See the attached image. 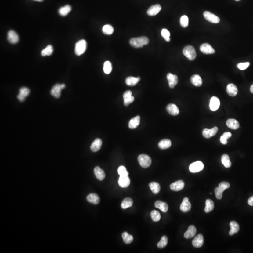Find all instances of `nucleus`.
Instances as JSON below:
<instances>
[{"instance_id": "f257e3e1", "label": "nucleus", "mask_w": 253, "mask_h": 253, "mask_svg": "<svg viewBox=\"0 0 253 253\" xmlns=\"http://www.w3.org/2000/svg\"><path fill=\"white\" fill-rule=\"evenodd\" d=\"M130 45L134 48L138 49L143 48L144 45H147L149 43V39L145 36L133 38L129 41Z\"/></svg>"}, {"instance_id": "8fccbe9b", "label": "nucleus", "mask_w": 253, "mask_h": 253, "mask_svg": "<svg viewBox=\"0 0 253 253\" xmlns=\"http://www.w3.org/2000/svg\"><path fill=\"white\" fill-rule=\"evenodd\" d=\"M250 63L248 62H246V63H239L237 65V68L240 69V70H245L246 69H247L249 66Z\"/></svg>"}, {"instance_id": "f3484780", "label": "nucleus", "mask_w": 253, "mask_h": 253, "mask_svg": "<svg viewBox=\"0 0 253 253\" xmlns=\"http://www.w3.org/2000/svg\"><path fill=\"white\" fill-rule=\"evenodd\" d=\"M184 183L182 180H179L171 184L170 189L174 191H179L182 190L184 187Z\"/></svg>"}, {"instance_id": "4be33fe9", "label": "nucleus", "mask_w": 253, "mask_h": 253, "mask_svg": "<svg viewBox=\"0 0 253 253\" xmlns=\"http://www.w3.org/2000/svg\"><path fill=\"white\" fill-rule=\"evenodd\" d=\"M226 92L229 96L234 97L238 93V89L236 86L234 84H229L226 87Z\"/></svg>"}, {"instance_id": "a19ab883", "label": "nucleus", "mask_w": 253, "mask_h": 253, "mask_svg": "<svg viewBox=\"0 0 253 253\" xmlns=\"http://www.w3.org/2000/svg\"><path fill=\"white\" fill-rule=\"evenodd\" d=\"M103 70L105 74H110L112 70V66L111 62L109 61H106L105 62L103 66Z\"/></svg>"}, {"instance_id": "20e7f679", "label": "nucleus", "mask_w": 253, "mask_h": 253, "mask_svg": "<svg viewBox=\"0 0 253 253\" xmlns=\"http://www.w3.org/2000/svg\"><path fill=\"white\" fill-rule=\"evenodd\" d=\"M138 161L139 164L144 168H148L151 164V159L149 156L141 154L138 156Z\"/></svg>"}, {"instance_id": "f8f14e48", "label": "nucleus", "mask_w": 253, "mask_h": 253, "mask_svg": "<svg viewBox=\"0 0 253 253\" xmlns=\"http://www.w3.org/2000/svg\"><path fill=\"white\" fill-rule=\"evenodd\" d=\"M220 106V101L219 98L213 96L211 98L210 103V109L212 111H216L219 109Z\"/></svg>"}, {"instance_id": "72a5a7b5", "label": "nucleus", "mask_w": 253, "mask_h": 253, "mask_svg": "<svg viewBox=\"0 0 253 253\" xmlns=\"http://www.w3.org/2000/svg\"><path fill=\"white\" fill-rule=\"evenodd\" d=\"M149 187L154 194H158L161 190V186L158 183L152 182L149 184Z\"/></svg>"}, {"instance_id": "dca6fc26", "label": "nucleus", "mask_w": 253, "mask_h": 253, "mask_svg": "<svg viewBox=\"0 0 253 253\" xmlns=\"http://www.w3.org/2000/svg\"><path fill=\"white\" fill-rule=\"evenodd\" d=\"M191 204L188 197H185L180 206V210L183 212H187L190 210Z\"/></svg>"}, {"instance_id": "4c0bfd02", "label": "nucleus", "mask_w": 253, "mask_h": 253, "mask_svg": "<svg viewBox=\"0 0 253 253\" xmlns=\"http://www.w3.org/2000/svg\"><path fill=\"white\" fill-rule=\"evenodd\" d=\"M133 201L130 198H126L124 199L121 204V207L123 209L131 207L133 205Z\"/></svg>"}, {"instance_id": "c756f323", "label": "nucleus", "mask_w": 253, "mask_h": 253, "mask_svg": "<svg viewBox=\"0 0 253 253\" xmlns=\"http://www.w3.org/2000/svg\"><path fill=\"white\" fill-rule=\"evenodd\" d=\"M230 226L231 229L229 232V235H233L239 232L240 230V226L237 222L234 221H231L230 223Z\"/></svg>"}, {"instance_id": "423d86ee", "label": "nucleus", "mask_w": 253, "mask_h": 253, "mask_svg": "<svg viewBox=\"0 0 253 253\" xmlns=\"http://www.w3.org/2000/svg\"><path fill=\"white\" fill-rule=\"evenodd\" d=\"M204 168V164L201 161H197L193 163L189 167L190 172L192 173H196L203 170Z\"/></svg>"}, {"instance_id": "6e6d98bb", "label": "nucleus", "mask_w": 253, "mask_h": 253, "mask_svg": "<svg viewBox=\"0 0 253 253\" xmlns=\"http://www.w3.org/2000/svg\"><path fill=\"white\" fill-rule=\"evenodd\" d=\"M235 1H240V0H235Z\"/></svg>"}, {"instance_id": "09e8293b", "label": "nucleus", "mask_w": 253, "mask_h": 253, "mask_svg": "<svg viewBox=\"0 0 253 253\" xmlns=\"http://www.w3.org/2000/svg\"><path fill=\"white\" fill-rule=\"evenodd\" d=\"M224 191L221 190L219 187L216 188L215 190V194L216 198L218 199H221L223 197V193Z\"/></svg>"}, {"instance_id": "9d476101", "label": "nucleus", "mask_w": 253, "mask_h": 253, "mask_svg": "<svg viewBox=\"0 0 253 253\" xmlns=\"http://www.w3.org/2000/svg\"><path fill=\"white\" fill-rule=\"evenodd\" d=\"M132 94L131 91H127L125 92L123 94L124 104L125 106H128L134 101V97L132 96Z\"/></svg>"}, {"instance_id": "37998d69", "label": "nucleus", "mask_w": 253, "mask_h": 253, "mask_svg": "<svg viewBox=\"0 0 253 253\" xmlns=\"http://www.w3.org/2000/svg\"><path fill=\"white\" fill-rule=\"evenodd\" d=\"M231 136H232V134L230 132H225L220 137V142L223 144H227V140Z\"/></svg>"}, {"instance_id": "473e14b6", "label": "nucleus", "mask_w": 253, "mask_h": 253, "mask_svg": "<svg viewBox=\"0 0 253 253\" xmlns=\"http://www.w3.org/2000/svg\"><path fill=\"white\" fill-rule=\"evenodd\" d=\"M140 78L139 77L138 78H135L133 77H128L126 79V83L128 85L133 86L137 84V83L140 81Z\"/></svg>"}, {"instance_id": "f704fd0d", "label": "nucleus", "mask_w": 253, "mask_h": 253, "mask_svg": "<svg viewBox=\"0 0 253 253\" xmlns=\"http://www.w3.org/2000/svg\"><path fill=\"white\" fill-rule=\"evenodd\" d=\"M214 208V202L211 199L206 200L204 211L206 213H209L213 210Z\"/></svg>"}, {"instance_id": "393cba45", "label": "nucleus", "mask_w": 253, "mask_h": 253, "mask_svg": "<svg viewBox=\"0 0 253 253\" xmlns=\"http://www.w3.org/2000/svg\"><path fill=\"white\" fill-rule=\"evenodd\" d=\"M226 124L229 128L232 129H238L240 127V124L237 120L233 119H229L226 121Z\"/></svg>"}, {"instance_id": "cd10ccee", "label": "nucleus", "mask_w": 253, "mask_h": 253, "mask_svg": "<svg viewBox=\"0 0 253 253\" xmlns=\"http://www.w3.org/2000/svg\"><path fill=\"white\" fill-rule=\"evenodd\" d=\"M140 122V117L136 116L135 118L131 119L128 123V127L131 129H135L138 127Z\"/></svg>"}, {"instance_id": "2eb2a0df", "label": "nucleus", "mask_w": 253, "mask_h": 253, "mask_svg": "<svg viewBox=\"0 0 253 253\" xmlns=\"http://www.w3.org/2000/svg\"><path fill=\"white\" fill-rule=\"evenodd\" d=\"M161 10V6L159 4L152 5L148 9L147 14L150 16L156 15Z\"/></svg>"}, {"instance_id": "aec40b11", "label": "nucleus", "mask_w": 253, "mask_h": 253, "mask_svg": "<svg viewBox=\"0 0 253 253\" xmlns=\"http://www.w3.org/2000/svg\"><path fill=\"white\" fill-rule=\"evenodd\" d=\"M197 233V229L195 226L191 225L189 226L187 231L185 233L184 237L186 239H190L194 237Z\"/></svg>"}, {"instance_id": "6e6552de", "label": "nucleus", "mask_w": 253, "mask_h": 253, "mask_svg": "<svg viewBox=\"0 0 253 253\" xmlns=\"http://www.w3.org/2000/svg\"><path fill=\"white\" fill-rule=\"evenodd\" d=\"M8 41L12 44L17 43L19 41V36L16 32L13 30L9 31L7 35Z\"/></svg>"}, {"instance_id": "6ab92c4d", "label": "nucleus", "mask_w": 253, "mask_h": 253, "mask_svg": "<svg viewBox=\"0 0 253 253\" xmlns=\"http://www.w3.org/2000/svg\"><path fill=\"white\" fill-rule=\"evenodd\" d=\"M204 239L202 234H198L195 239L193 240L192 245L194 247L199 248L203 246L204 244Z\"/></svg>"}, {"instance_id": "a878e982", "label": "nucleus", "mask_w": 253, "mask_h": 253, "mask_svg": "<svg viewBox=\"0 0 253 253\" xmlns=\"http://www.w3.org/2000/svg\"><path fill=\"white\" fill-rule=\"evenodd\" d=\"M190 81L193 85L197 87L201 86L203 84L202 78L198 75H194L192 76L191 77Z\"/></svg>"}, {"instance_id": "7c9ffc66", "label": "nucleus", "mask_w": 253, "mask_h": 253, "mask_svg": "<svg viewBox=\"0 0 253 253\" xmlns=\"http://www.w3.org/2000/svg\"><path fill=\"white\" fill-rule=\"evenodd\" d=\"M71 10V7L70 5H67L60 8L59 9L58 13L60 15L62 16H66Z\"/></svg>"}, {"instance_id": "bb28decb", "label": "nucleus", "mask_w": 253, "mask_h": 253, "mask_svg": "<svg viewBox=\"0 0 253 253\" xmlns=\"http://www.w3.org/2000/svg\"><path fill=\"white\" fill-rule=\"evenodd\" d=\"M155 206L156 208L160 209L164 213L168 211V204L165 202H163L159 200L156 201L155 203Z\"/></svg>"}, {"instance_id": "3c124183", "label": "nucleus", "mask_w": 253, "mask_h": 253, "mask_svg": "<svg viewBox=\"0 0 253 253\" xmlns=\"http://www.w3.org/2000/svg\"><path fill=\"white\" fill-rule=\"evenodd\" d=\"M230 185L229 183L227 182H222L219 184V187L220 188L221 190L224 191L226 189H228L230 187Z\"/></svg>"}, {"instance_id": "5fc2aeb1", "label": "nucleus", "mask_w": 253, "mask_h": 253, "mask_svg": "<svg viewBox=\"0 0 253 253\" xmlns=\"http://www.w3.org/2000/svg\"><path fill=\"white\" fill-rule=\"evenodd\" d=\"M33 1H38V2H42L43 0H33Z\"/></svg>"}, {"instance_id": "412c9836", "label": "nucleus", "mask_w": 253, "mask_h": 253, "mask_svg": "<svg viewBox=\"0 0 253 253\" xmlns=\"http://www.w3.org/2000/svg\"><path fill=\"white\" fill-rule=\"evenodd\" d=\"M166 110L171 115H177L179 114V111L177 107L175 104H170L167 106Z\"/></svg>"}, {"instance_id": "5701e85b", "label": "nucleus", "mask_w": 253, "mask_h": 253, "mask_svg": "<svg viewBox=\"0 0 253 253\" xmlns=\"http://www.w3.org/2000/svg\"><path fill=\"white\" fill-rule=\"evenodd\" d=\"M102 142L101 139L99 138H97L92 143L91 146V150L93 152H96L99 151L101 148Z\"/></svg>"}, {"instance_id": "7ed1b4c3", "label": "nucleus", "mask_w": 253, "mask_h": 253, "mask_svg": "<svg viewBox=\"0 0 253 253\" xmlns=\"http://www.w3.org/2000/svg\"><path fill=\"white\" fill-rule=\"evenodd\" d=\"M87 48V43L85 39L78 41L75 45V52L77 56H80L84 54Z\"/></svg>"}, {"instance_id": "39448f33", "label": "nucleus", "mask_w": 253, "mask_h": 253, "mask_svg": "<svg viewBox=\"0 0 253 253\" xmlns=\"http://www.w3.org/2000/svg\"><path fill=\"white\" fill-rule=\"evenodd\" d=\"M65 87V84H56L52 88L51 94L56 98H60L61 95V91Z\"/></svg>"}, {"instance_id": "0eeeda50", "label": "nucleus", "mask_w": 253, "mask_h": 253, "mask_svg": "<svg viewBox=\"0 0 253 253\" xmlns=\"http://www.w3.org/2000/svg\"><path fill=\"white\" fill-rule=\"evenodd\" d=\"M204 18L208 21L213 23H218L220 22V19L217 16L209 11H205L204 13Z\"/></svg>"}, {"instance_id": "9b49d317", "label": "nucleus", "mask_w": 253, "mask_h": 253, "mask_svg": "<svg viewBox=\"0 0 253 253\" xmlns=\"http://www.w3.org/2000/svg\"><path fill=\"white\" fill-rule=\"evenodd\" d=\"M29 89L27 87H22L19 90V94L17 95V99L20 102H23L25 100V98L29 95Z\"/></svg>"}, {"instance_id": "864d4df0", "label": "nucleus", "mask_w": 253, "mask_h": 253, "mask_svg": "<svg viewBox=\"0 0 253 253\" xmlns=\"http://www.w3.org/2000/svg\"><path fill=\"white\" fill-rule=\"evenodd\" d=\"M250 91L252 93H253V84L251 86V87H250Z\"/></svg>"}, {"instance_id": "1a4fd4ad", "label": "nucleus", "mask_w": 253, "mask_h": 253, "mask_svg": "<svg viewBox=\"0 0 253 253\" xmlns=\"http://www.w3.org/2000/svg\"><path fill=\"white\" fill-rule=\"evenodd\" d=\"M200 50L201 52L206 55L214 54L215 52L214 49L208 43H204L202 44L200 46Z\"/></svg>"}, {"instance_id": "f03ea898", "label": "nucleus", "mask_w": 253, "mask_h": 253, "mask_svg": "<svg viewBox=\"0 0 253 253\" xmlns=\"http://www.w3.org/2000/svg\"><path fill=\"white\" fill-rule=\"evenodd\" d=\"M183 54L190 61L194 60L197 57L196 50L192 45L185 46L183 49Z\"/></svg>"}, {"instance_id": "b1692460", "label": "nucleus", "mask_w": 253, "mask_h": 253, "mask_svg": "<svg viewBox=\"0 0 253 253\" xmlns=\"http://www.w3.org/2000/svg\"><path fill=\"white\" fill-rule=\"evenodd\" d=\"M94 172L96 178L99 181H102L105 179L106 176L105 172L99 166L95 167L94 169Z\"/></svg>"}, {"instance_id": "a18cd8bd", "label": "nucleus", "mask_w": 253, "mask_h": 253, "mask_svg": "<svg viewBox=\"0 0 253 253\" xmlns=\"http://www.w3.org/2000/svg\"><path fill=\"white\" fill-rule=\"evenodd\" d=\"M162 36L165 39V41L167 42H169L170 41V33L169 31L166 29H163L161 32Z\"/></svg>"}, {"instance_id": "a211bd4d", "label": "nucleus", "mask_w": 253, "mask_h": 253, "mask_svg": "<svg viewBox=\"0 0 253 253\" xmlns=\"http://www.w3.org/2000/svg\"><path fill=\"white\" fill-rule=\"evenodd\" d=\"M218 131V128L217 127H215L211 129L205 128L203 131V135L205 138H211L212 136L216 135Z\"/></svg>"}, {"instance_id": "79ce46f5", "label": "nucleus", "mask_w": 253, "mask_h": 253, "mask_svg": "<svg viewBox=\"0 0 253 253\" xmlns=\"http://www.w3.org/2000/svg\"><path fill=\"white\" fill-rule=\"evenodd\" d=\"M151 219L154 222H157L159 221L161 219V215L158 211L153 210L150 213Z\"/></svg>"}, {"instance_id": "de8ad7c7", "label": "nucleus", "mask_w": 253, "mask_h": 253, "mask_svg": "<svg viewBox=\"0 0 253 253\" xmlns=\"http://www.w3.org/2000/svg\"><path fill=\"white\" fill-rule=\"evenodd\" d=\"M118 172L120 176H128V172L127 171L125 166H120L118 169Z\"/></svg>"}, {"instance_id": "ddd939ff", "label": "nucleus", "mask_w": 253, "mask_h": 253, "mask_svg": "<svg viewBox=\"0 0 253 253\" xmlns=\"http://www.w3.org/2000/svg\"><path fill=\"white\" fill-rule=\"evenodd\" d=\"M118 183L121 188L128 187L130 183V180L128 176H120L118 179Z\"/></svg>"}, {"instance_id": "58836bf2", "label": "nucleus", "mask_w": 253, "mask_h": 253, "mask_svg": "<svg viewBox=\"0 0 253 253\" xmlns=\"http://www.w3.org/2000/svg\"><path fill=\"white\" fill-rule=\"evenodd\" d=\"M102 31L105 34L110 35L113 34L114 31V29L112 25L110 24H106L103 26Z\"/></svg>"}, {"instance_id": "ea45409f", "label": "nucleus", "mask_w": 253, "mask_h": 253, "mask_svg": "<svg viewBox=\"0 0 253 253\" xmlns=\"http://www.w3.org/2000/svg\"><path fill=\"white\" fill-rule=\"evenodd\" d=\"M123 241L126 244H130L134 240L133 236L128 234L127 232H124L122 234Z\"/></svg>"}, {"instance_id": "c03bdc74", "label": "nucleus", "mask_w": 253, "mask_h": 253, "mask_svg": "<svg viewBox=\"0 0 253 253\" xmlns=\"http://www.w3.org/2000/svg\"><path fill=\"white\" fill-rule=\"evenodd\" d=\"M168 243V238L166 236L162 237L161 241L157 244V247L159 248H163L166 247Z\"/></svg>"}, {"instance_id": "603ef678", "label": "nucleus", "mask_w": 253, "mask_h": 253, "mask_svg": "<svg viewBox=\"0 0 253 253\" xmlns=\"http://www.w3.org/2000/svg\"><path fill=\"white\" fill-rule=\"evenodd\" d=\"M248 204L249 205L253 206V196L250 197L248 199Z\"/></svg>"}, {"instance_id": "2f4dec72", "label": "nucleus", "mask_w": 253, "mask_h": 253, "mask_svg": "<svg viewBox=\"0 0 253 253\" xmlns=\"http://www.w3.org/2000/svg\"><path fill=\"white\" fill-rule=\"evenodd\" d=\"M171 144V141L170 140L164 139L159 142L158 144V147L161 150H165L170 147Z\"/></svg>"}, {"instance_id": "49530a36", "label": "nucleus", "mask_w": 253, "mask_h": 253, "mask_svg": "<svg viewBox=\"0 0 253 253\" xmlns=\"http://www.w3.org/2000/svg\"><path fill=\"white\" fill-rule=\"evenodd\" d=\"M189 18L187 16L184 15L180 19V24L183 28H186L189 25Z\"/></svg>"}, {"instance_id": "e433bc0d", "label": "nucleus", "mask_w": 253, "mask_h": 253, "mask_svg": "<svg viewBox=\"0 0 253 253\" xmlns=\"http://www.w3.org/2000/svg\"><path fill=\"white\" fill-rule=\"evenodd\" d=\"M221 162L226 168H230L232 165L229 156L226 154L222 155L221 157Z\"/></svg>"}, {"instance_id": "c9c22d12", "label": "nucleus", "mask_w": 253, "mask_h": 253, "mask_svg": "<svg viewBox=\"0 0 253 253\" xmlns=\"http://www.w3.org/2000/svg\"><path fill=\"white\" fill-rule=\"evenodd\" d=\"M54 51V49L52 45H48L46 46L45 49H44L42 50L41 52V55L42 56H50L52 54Z\"/></svg>"}, {"instance_id": "4468645a", "label": "nucleus", "mask_w": 253, "mask_h": 253, "mask_svg": "<svg viewBox=\"0 0 253 253\" xmlns=\"http://www.w3.org/2000/svg\"><path fill=\"white\" fill-rule=\"evenodd\" d=\"M167 79L168 81L169 86L171 88H173L176 85L178 82V77L175 75L168 73L167 75Z\"/></svg>"}, {"instance_id": "c85d7f7f", "label": "nucleus", "mask_w": 253, "mask_h": 253, "mask_svg": "<svg viewBox=\"0 0 253 253\" xmlns=\"http://www.w3.org/2000/svg\"><path fill=\"white\" fill-rule=\"evenodd\" d=\"M87 200L89 203L94 204H98L100 202V198L99 196L96 194H90L87 196Z\"/></svg>"}]
</instances>
